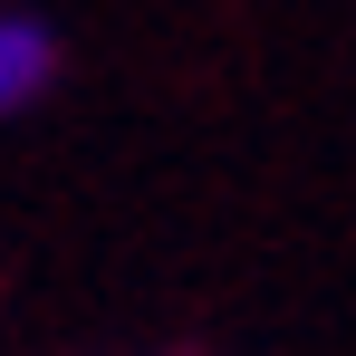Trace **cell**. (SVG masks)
<instances>
[{
    "label": "cell",
    "instance_id": "obj_1",
    "mask_svg": "<svg viewBox=\"0 0 356 356\" xmlns=\"http://www.w3.org/2000/svg\"><path fill=\"white\" fill-rule=\"evenodd\" d=\"M49 77H58V39H49V19L0 10V116H19L29 97H49Z\"/></svg>",
    "mask_w": 356,
    "mask_h": 356
}]
</instances>
